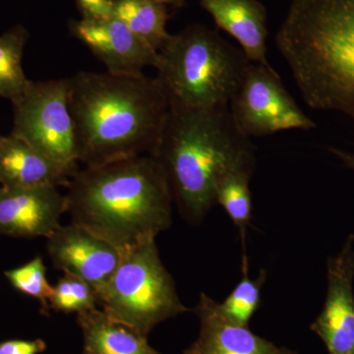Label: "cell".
Returning <instances> with one entry per match:
<instances>
[{
    "label": "cell",
    "mask_w": 354,
    "mask_h": 354,
    "mask_svg": "<svg viewBox=\"0 0 354 354\" xmlns=\"http://www.w3.org/2000/svg\"><path fill=\"white\" fill-rule=\"evenodd\" d=\"M69 80L78 162L93 167L152 155L169 111L157 77L82 71Z\"/></svg>",
    "instance_id": "cell-1"
},
{
    "label": "cell",
    "mask_w": 354,
    "mask_h": 354,
    "mask_svg": "<svg viewBox=\"0 0 354 354\" xmlns=\"http://www.w3.org/2000/svg\"><path fill=\"white\" fill-rule=\"evenodd\" d=\"M66 213L120 251L157 239L172 223L171 188L150 155L85 167L67 186Z\"/></svg>",
    "instance_id": "cell-2"
},
{
    "label": "cell",
    "mask_w": 354,
    "mask_h": 354,
    "mask_svg": "<svg viewBox=\"0 0 354 354\" xmlns=\"http://www.w3.org/2000/svg\"><path fill=\"white\" fill-rule=\"evenodd\" d=\"M152 157L164 169L172 201L193 225L216 205L218 179L230 169L256 165V150L232 120L228 106H171Z\"/></svg>",
    "instance_id": "cell-3"
},
{
    "label": "cell",
    "mask_w": 354,
    "mask_h": 354,
    "mask_svg": "<svg viewBox=\"0 0 354 354\" xmlns=\"http://www.w3.org/2000/svg\"><path fill=\"white\" fill-rule=\"evenodd\" d=\"M274 44L309 108L354 120V0H292Z\"/></svg>",
    "instance_id": "cell-4"
},
{
    "label": "cell",
    "mask_w": 354,
    "mask_h": 354,
    "mask_svg": "<svg viewBox=\"0 0 354 354\" xmlns=\"http://www.w3.org/2000/svg\"><path fill=\"white\" fill-rule=\"evenodd\" d=\"M249 64L241 48L194 24L171 35L156 69L171 106L207 109L230 106Z\"/></svg>",
    "instance_id": "cell-5"
},
{
    "label": "cell",
    "mask_w": 354,
    "mask_h": 354,
    "mask_svg": "<svg viewBox=\"0 0 354 354\" xmlns=\"http://www.w3.org/2000/svg\"><path fill=\"white\" fill-rule=\"evenodd\" d=\"M97 298L108 315L145 337L160 323L190 311L177 295L156 239L122 251L118 269Z\"/></svg>",
    "instance_id": "cell-6"
},
{
    "label": "cell",
    "mask_w": 354,
    "mask_h": 354,
    "mask_svg": "<svg viewBox=\"0 0 354 354\" xmlns=\"http://www.w3.org/2000/svg\"><path fill=\"white\" fill-rule=\"evenodd\" d=\"M69 92V78L31 81L12 102L10 135L57 162L78 165Z\"/></svg>",
    "instance_id": "cell-7"
},
{
    "label": "cell",
    "mask_w": 354,
    "mask_h": 354,
    "mask_svg": "<svg viewBox=\"0 0 354 354\" xmlns=\"http://www.w3.org/2000/svg\"><path fill=\"white\" fill-rule=\"evenodd\" d=\"M228 109L234 124L249 139L316 128L271 65L248 64Z\"/></svg>",
    "instance_id": "cell-8"
},
{
    "label": "cell",
    "mask_w": 354,
    "mask_h": 354,
    "mask_svg": "<svg viewBox=\"0 0 354 354\" xmlns=\"http://www.w3.org/2000/svg\"><path fill=\"white\" fill-rule=\"evenodd\" d=\"M327 279L325 304L310 329L329 354H354V234L328 260Z\"/></svg>",
    "instance_id": "cell-9"
},
{
    "label": "cell",
    "mask_w": 354,
    "mask_h": 354,
    "mask_svg": "<svg viewBox=\"0 0 354 354\" xmlns=\"http://www.w3.org/2000/svg\"><path fill=\"white\" fill-rule=\"evenodd\" d=\"M46 250L55 269L82 279L97 293L120 265L122 251L87 228L70 223L46 239Z\"/></svg>",
    "instance_id": "cell-10"
},
{
    "label": "cell",
    "mask_w": 354,
    "mask_h": 354,
    "mask_svg": "<svg viewBox=\"0 0 354 354\" xmlns=\"http://www.w3.org/2000/svg\"><path fill=\"white\" fill-rule=\"evenodd\" d=\"M69 31L87 46L109 73L136 75L143 73L146 67L157 66L158 51L115 16L97 20H72Z\"/></svg>",
    "instance_id": "cell-11"
},
{
    "label": "cell",
    "mask_w": 354,
    "mask_h": 354,
    "mask_svg": "<svg viewBox=\"0 0 354 354\" xmlns=\"http://www.w3.org/2000/svg\"><path fill=\"white\" fill-rule=\"evenodd\" d=\"M66 209V196L55 186H0V234L48 239L62 225L60 218Z\"/></svg>",
    "instance_id": "cell-12"
},
{
    "label": "cell",
    "mask_w": 354,
    "mask_h": 354,
    "mask_svg": "<svg viewBox=\"0 0 354 354\" xmlns=\"http://www.w3.org/2000/svg\"><path fill=\"white\" fill-rule=\"evenodd\" d=\"M193 311L199 319V335L184 354H299L230 322L206 293L200 295Z\"/></svg>",
    "instance_id": "cell-13"
},
{
    "label": "cell",
    "mask_w": 354,
    "mask_h": 354,
    "mask_svg": "<svg viewBox=\"0 0 354 354\" xmlns=\"http://www.w3.org/2000/svg\"><path fill=\"white\" fill-rule=\"evenodd\" d=\"M77 171L78 165L57 162L11 135L0 136L1 187L64 186L67 188Z\"/></svg>",
    "instance_id": "cell-14"
},
{
    "label": "cell",
    "mask_w": 354,
    "mask_h": 354,
    "mask_svg": "<svg viewBox=\"0 0 354 354\" xmlns=\"http://www.w3.org/2000/svg\"><path fill=\"white\" fill-rule=\"evenodd\" d=\"M216 25L237 41L252 64L271 65L267 55V10L258 0H199Z\"/></svg>",
    "instance_id": "cell-15"
},
{
    "label": "cell",
    "mask_w": 354,
    "mask_h": 354,
    "mask_svg": "<svg viewBox=\"0 0 354 354\" xmlns=\"http://www.w3.org/2000/svg\"><path fill=\"white\" fill-rule=\"evenodd\" d=\"M82 330V354H162L149 344L148 337L97 308L77 314Z\"/></svg>",
    "instance_id": "cell-16"
},
{
    "label": "cell",
    "mask_w": 354,
    "mask_h": 354,
    "mask_svg": "<svg viewBox=\"0 0 354 354\" xmlns=\"http://www.w3.org/2000/svg\"><path fill=\"white\" fill-rule=\"evenodd\" d=\"M114 16L158 53L171 37L167 31L169 11L165 4L153 0H114Z\"/></svg>",
    "instance_id": "cell-17"
},
{
    "label": "cell",
    "mask_w": 354,
    "mask_h": 354,
    "mask_svg": "<svg viewBox=\"0 0 354 354\" xmlns=\"http://www.w3.org/2000/svg\"><path fill=\"white\" fill-rule=\"evenodd\" d=\"M255 165H241L230 169L218 179L216 187V204L221 205L237 230L242 241L252 218L250 180Z\"/></svg>",
    "instance_id": "cell-18"
},
{
    "label": "cell",
    "mask_w": 354,
    "mask_h": 354,
    "mask_svg": "<svg viewBox=\"0 0 354 354\" xmlns=\"http://www.w3.org/2000/svg\"><path fill=\"white\" fill-rule=\"evenodd\" d=\"M29 32L23 26H14L0 35V97L12 102L17 100L31 80L25 75L23 53Z\"/></svg>",
    "instance_id": "cell-19"
},
{
    "label": "cell",
    "mask_w": 354,
    "mask_h": 354,
    "mask_svg": "<svg viewBox=\"0 0 354 354\" xmlns=\"http://www.w3.org/2000/svg\"><path fill=\"white\" fill-rule=\"evenodd\" d=\"M267 279V272L262 269L257 278L250 279L246 255L242 258V278L218 309L225 318L236 325L248 327L251 319L259 309L262 288Z\"/></svg>",
    "instance_id": "cell-20"
},
{
    "label": "cell",
    "mask_w": 354,
    "mask_h": 354,
    "mask_svg": "<svg viewBox=\"0 0 354 354\" xmlns=\"http://www.w3.org/2000/svg\"><path fill=\"white\" fill-rule=\"evenodd\" d=\"M64 274L53 286L50 308L64 313L77 314L97 308L99 298L95 288L74 274Z\"/></svg>",
    "instance_id": "cell-21"
},
{
    "label": "cell",
    "mask_w": 354,
    "mask_h": 354,
    "mask_svg": "<svg viewBox=\"0 0 354 354\" xmlns=\"http://www.w3.org/2000/svg\"><path fill=\"white\" fill-rule=\"evenodd\" d=\"M4 276L15 290L38 299L41 313L48 315L53 286L46 278V268L41 256H37L21 267L4 272Z\"/></svg>",
    "instance_id": "cell-22"
},
{
    "label": "cell",
    "mask_w": 354,
    "mask_h": 354,
    "mask_svg": "<svg viewBox=\"0 0 354 354\" xmlns=\"http://www.w3.org/2000/svg\"><path fill=\"white\" fill-rule=\"evenodd\" d=\"M82 19L97 20L114 16V0H76Z\"/></svg>",
    "instance_id": "cell-23"
},
{
    "label": "cell",
    "mask_w": 354,
    "mask_h": 354,
    "mask_svg": "<svg viewBox=\"0 0 354 354\" xmlns=\"http://www.w3.org/2000/svg\"><path fill=\"white\" fill-rule=\"evenodd\" d=\"M48 346L41 339H7L0 342V354H41Z\"/></svg>",
    "instance_id": "cell-24"
},
{
    "label": "cell",
    "mask_w": 354,
    "mask_h": 354,
    "mask_svg": "<svg viewBox=\"0 0 354 354\" xmlns=\"http://www.w3.org/2000/svg\"><path fill=\"white\" fill-rule=\"evenodd\" d=\"M329 151L330 153H334L335 157L339 158V160H341L344 167L354 171V153L346 152V151L333 148V147L329 148Z\"/></svg>",
    "instance_id": "cell-25"
},
{
    "label": "cell",
    "mask_w": 354,
    "mask_h": 354,
    "mask_svg": "<svg viewBox=\"0 0 354 354\" xmlns=\"http://www.w3.org/2000/svg\"><path fill=\"white\" fill-rule=\"evenodd\" d=\"M158 3L165 4L167 6H174L176 8H181L185 4L186 0H153Z\"/></svg>",
    "instance_id": "cell-26"
},
{
    "label": "cell",
    "mask_w": 354,
    "mask_h": 354,
    "mask_svg": "<svg viewBox=\"0 0 354 354\" xmlns=\"http://www.w3.org/2000/svg\"><path fill=\"white\" fill-rule=\"evenodd\" d=\"M0 136H1V135H0Z\"/></svg>",
    "instance_id": "cell-27"
}]
</instances>
